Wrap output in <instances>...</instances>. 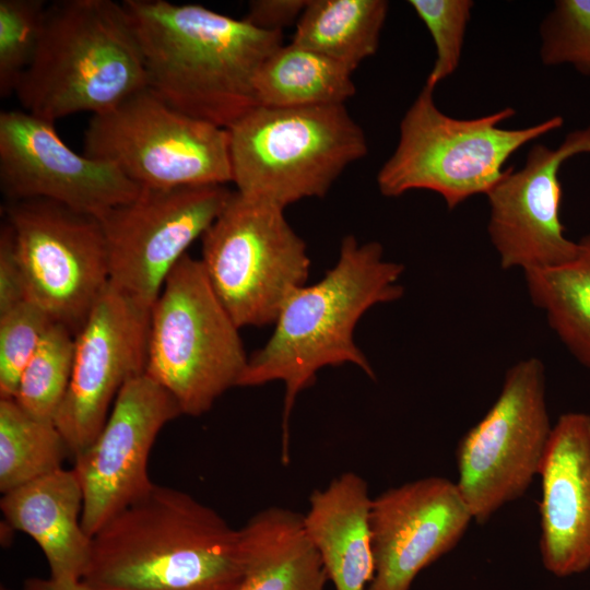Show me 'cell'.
I'll list each match as a JSON object with an SVG mask.
<instances>
[{"label":"cell","mask_w":590,"mask_h":590,"mask_svg":"<svg viewBox=\"0 0 590 590\" xmlns=\"http://www.w3.org/2000/svg\"><path fill=\"white\" fill-rule=\"evenodd\" d=\"M371 502L367 482L355 472L309 497L303 524L334 590H366L374 577Z\"/></svg>","instance_id":"cell-20"},{"label":"cell","mask_w":590,"mask_h":590,"mask_svg":"<svg viewBox=\"0 0 590 590\" xmlns=\"http://www.w3.org/2000/svg\"><path fill=\"white\" fill-rule=\"evenodd\" d=\"M434 90L424 84L401 119L397 146L377 174L385 197L429 190L453 210L486 196L514 153L564 123L562 116H553L524 128H502L516 115L512 107L470 119L450 117L435 104Z\"/></svg>","instance_id":"cell-5"},{"label":"cell","mask_w":590,"mask_h":590,"mask_svg":"<svg viewBox=\"0 0 590 590\" xmlns=\"http://www.w3.org/2000/svg\"><path fill=\"white\" fill-rule=\"evenodd\" d=\"M523 278L531 303L573 357L590 369V234L578 240L568 261Z\"/></svg>","instance_id":"cell-23"},{"label":"cell","mask_w":590,"mask_h":590,"mask_svg":"<svg viewBox=\"0 0 590 590\" xmlns=\"http://www.w3.org/2000/svg\"><path fill=\"white\" fill-rule=\"evenodd\" d=\"M243 574L236 590H323L327 573L303 515L269 507L240 528Z\"/></svg>","instance_id":"cell-21"},{"label":"cell","mask_w":590,"mask_h":590,"mask_svg":"<svg viewBox=\"0 0 590 590\" xmlns=\"http://www.w3.org/2000/svg\"><path fill=\"white\" fill-rule=\"evenodd\" d=\"M201 239L203 270L239 328L274 323L308 279L306 244L270 202L233 191Z\"/></svg>","instance_id":"cell-8"},{"label":"cell","mask_w":590,"mask_h":590,"mask_svg":"<svg viewBox=\"0 0 590 590\" xmlns=\"http://www.w3.org/2000/svg\"><path fill=\"white\" fill-rule=\"evenodd\" d=\"M540 552L558 577L590 567V414L559 416L542 459Z\"/></svg>","instance_id":"cell-18"},{"label":"cell","mask_w":590,"mask_h":590,"mask_svg":"<svg viewBox=\"0 0 590 590\" xmlns=\"http://www.w3.org/2000/svg\"><path fill=\"white\" fill-rule=\"evenodd\" d=\"M403 270L385 259L378 241L359 244L352 235L344 237L335 264L320 281L287 297L270 339L248 357L239 387L284 385L283 462L288 461V420L296 398L315 382L320 369L350 363L375 378L354 341V330L369 308L402 297Z\"/></svg>","instance_id":"cell-2"},{"label":"cell","mask_w":590,"mask_h":590,"mask_svg":"<svg viewBox=\"0 0 590 590\" xmlns=\"http://www.w3.org/2000/svg\"><path fill=\"white\" fill-rule=\"evenodd\" d=\"M241 574L240 529L155 484L92 536L82 581L94 590H236Z\"/></svg>","instance_id":"cell-3"},{"label":"cell","mask_w":590,"mask_h":590,"mask_svg":"<svg viewBox=\"0 0 590 590\" xmlns=\"http://www.w3.org/2000/svg\"><path fill=\"white\" fill-rule=\"evenodd\" d=\"M148 88L168 105L224 129L257 106L253 83L281 32L200 4L125 0Z\"/></svg>","instance_id":"cell-1"},{"label":"cell","mask_w":590,"mask_h":590,"mask_svg":"<svg viewBox=\"0 0 590 590\" xmlns=\"http://www.w3.org/2000/svg\"><path fill=\"white\" fill-rule=\"evenodd\" d=\"M552 428L544 364L521 359L508 368L496 401L458 447L456 484L476 522L526 493L539 475Z\"/></svg>","instance_id":"cell-10"},{"label":"cell","mask_w":590,"mask_h":590,"mask_svg":"<svg viewBox=\"0 0 590 590\" xmlns=\"http://www.w3.org/2000/svg\"><path fill=\"white\" fill-rule=\"evenodd\" d=\"M148 87L140 45L125 7L111 0L47 5L33 61L15 94L23 110L51 121L105 113Z\"/></svg>","instance_id":"cell-4"},{"label":"cell","mask_w":590,"mask_h":590,"mask_svg":"<svg viewBox=\"0 0 590 590\" xmlns=\"http://www.w3.org/2000/svg\"><path fill=\"white\" fill-rule=\"evenodd\" d=\"M226 130L235 191L283 209L326 196L368 151L366 135L345 105H257Z\"/></svg>","instance_id":"cell-6"},{"label":"cell","mask_w":590,"mask_h":590,"mask_svg":"<svg viewBox=\"0 0 590 590\" xmlns=\"http://www.w3.org/2000/svg\"><path fill=\"white\" fill-rule=\"evenodd\" d=\"M457 484L429 476L371 502L375 573L366 590H410L418 573L453 548L472 520Z\"/></svg>","instance_id":"cell-17"},{"label":"cell","mask_w":590,"mask_h":590,"mask_svg":"<svg viewBox=\"0 0 590 590\" xmlns=\"http://www.w3.org/2000/svg\"><path fill=\"white\" fill-rule=\"evenodd\" d=\"M7 222L28 298L76 334L109 283L99 220L32 199L10 202Z\"/></svg>","instance_id":"cell-11"},{"label":"cell","mask_w":590,"mask_h":590,"mask_svg":"<svg viewBox=\"0 0 590 590\" xmlns=\"http://www.w3.org/2000/svg\"><path fill=\"white\" fill-rule=\"evenodd\" d=\"M25 299L30 298L16 260L12 231L5 222L0 233V312Z\"/></svg>","instance_id":"cell-31"},{"label":"cell","mask_w":590,"mask_h":590,"mask_svg":"<svg viewBox=\"0 0 590 590\" xmlns=\"http://www.w3.org/2000/svg\"><path fill=\"white\" fill-rule=\"evenodd\" d=\"M0 187L10 200L44 199L99 219L141 191L115 165L72 151L54 122L0 113Z\"/></svg>","instance_id":"cell-14"},{"label":"cell","mask_w":590,"mask_h":590,"mask_svg":"<svg viewBox=\"0 0 590 590\" xmlns=\"http://www.w3.org/2000/svg\"><path fill=\"white\" fill-rule=\"evenodd\" d=\"M179 415L175 399L145 373L122 387L95 440L74 457L88 536L154 487L148 472L151 449L163 427Z\"/></svg>","instance_id":"cell-15"},{"label":"cell","mask_w":590,"mask_h":590,"mask_svg":"<svg viewBox=\"0 0 590 590\" xmlns=\"http://www.w3.org/2000/svg\"><path fill=\"white\" fill-rule=\"evenodd\" d=\"M1 590H9V589H8V588H5V587H3V586H1Z\"/></svg>","instance_id":"cell-34"},{"label":"cell","mask_w":590,"mask_h":590,"mask_svg":"<svg viewBox=\"0 0 590 590\" xmlns=\"http://www.w3.org/2000/svg\"><path fill=\"white\" fill-rule=\"evenodd\" d=\"M74 350V332L54 322L19 381L14 400L26 413L39 420H55L70 384Z\"/></svg>","instance_id":"cell-26"},{"label":"cell","mask_w":590,"mask_h":590,"mask_svg":"<svg viewBox=\"0 0 590 590\" xmlns=\"http://www.w3.org/2000/svg\"><path fill=\"white\" fill-rule=\"evenodd\" d=\"M233 191L223 185L142 188L98 220L108 256L109 284L151 309L167 275L202 237Z\"/></svg>","instance_id":"cell-12"},{"label":"cell","mask_w":590,"mask_h":590,"mask_svg":"<svg viewBox=\"0 0 590 590\" xmlns=\"http://www.w3.org/2000/svg\"><path fill=\"white\" fill-rule=\"evenodd\" d=\"M200 259L186 253L167 275L151 308L145 374L200 416L238 386L248 356Z\"/></svg>","instance_id":"cell-7"},{"label":"cell","mask_w":590,"mask_h":590,"mask_svg":"<svg viewBox=\"0 0 590 590\" xmlns=\"http://www.w3.org/2000/svg\"><path fill=\"white\" fill-rule=\"evenodd\" d=\"M308 0H252L245 17L257 28L281 32L298 22Z\"/></svg>","instance_id":"cell-32"},{"label":"cell","mask_w":590,"mask_h":590,"mask_svg":"<svg viewBox=\"0 0 590 590\" xmlns=\"http://www.w3.org/2000/svg\"><path fill=\"white\" fill-rule=\"evenodd\" d=\"M71 455L54 421L26 413L14 399H0V491L10 492L62 468Z\"/></svg>","instance_id":"cell-25"},{"label":"cell","mask_w":590,"mask_h":590,"mask_svg":"<svg viewBox=\"0 0 590 590\" xmlns=\"http://www.w3.org/2000/svg\"><path fill=\"white\" fill-rule=\"evenodd\" d=\"M409 4L426 26L435 45V61L425 82L435 88L460 64L473 1L410 0Z\"/></svg>","instance_id":"cell-30"},{"label":"cell","mask_w":590,"mask_h":590,"mask_svg":"<svg viewBox=\"0 0 590 590\" xmlns=\"http://www.w3.org/2000/svg\"><path fill=\"white\" fill-rule=\"evenodd\" d=\"M253 90L258 106L275 108L344 105L356 91L351 70L294 43L263 61Z\"/></svg>","instance_id":"cell-22"},{"label":"cell","mask_w":590,"mask_h":590,"mask_svg":"<svg viewBox=\"0 0 590 590\" xmlns=\"http://www.w3.org/2000/svg\"><path fill=\"white\" fill-rule=\"evenodd\" d=\"M545 66L571 64L590 75V0H558L540 28Z\"/></svg>","instance_id":"cell-29"},{"label":"cell","mask_w":590,"mask_h":590,"mask_svg":"<svg viewBox=\"0 0 590 590\" xmlns=\"http://www.w3.org/2000/svg\"><path fill=\"white\" fill-rule=\"evenodd\" d=\"M0 508L12 529L37 543L47 560L49 578L82 580L92 538L82 526L83 491L73 469L61 468L4 493Z\"/></svg>","instance_id":"cell-19"},{"label":"cell","mask_w":590,"mask_h":590,"mask_svg":"<svg viewBox=\"0 0 590 590\" xmlns=\"http://www.w3.org/2000/svg\"><path fill=\"white\" fill-rule=\"evenodd\" d=\"M83 144V154L115 165L140 188L232 181L227 130L175 109L148 87L93 115Z\"/></svg>","instance_id":"cell-9"},{"label":"cell","mask_w":590,"mask_h":590,"mask_svg":"<svg viewBox=\"0 0 590 590\" xmlns=\"http://www.w3.org/2000/svg\"><path fill=\"white\" fill-rule=\"evenodd\" d=\"M52 323L31 299L0 312V399H14L23 369Z\"/></svg>","instance_id":"cell-28"},{"label":"cell","mask_w":590,"mask_h":590,"mask_svg":"<svg viewBox=\"0 0 590 590\" xmlns=\"http://www.w3.org/2000/svg\"><path fill=\"white\" fill-rule=\"evenodd\" d=\"M388 9L385 0H308L292 43L353 72L376 54Z\"/></svg>","instance_id":"cell-24"},{"label":"cell","mask_w":590,"mask_h":590,"mask_svg":"<svg viewBox=\"0 0 590 590\" xmlns=\"http://www.w3.org/2000/svg\"><path fill=\"white\" fill-rule=\"evenodd\" d=\"M22 590H94L82 580L56 581L49 577H30L23 582Z\"/></svg>","instance_id":"cell-33"},{"label":"cell","mask_w":590,"mask_h":590,"mask_svg":"<svg viewBox=\"0 0 590 590\" xmlns=\"http://www.w3.org/2000/svg\"><path fill=\"white\" fill-rule=\"evenodd\" d=\"M47 5L43 0H0V95L15 93L36 54Z\"/></svg>","instance_id":"cell-27"},{"label":"cell","mask_w":590,"mask_h":590,"mask_svg":"<svg viewBox=\"0 0 590 590\" xmlns=\"http://www.w3.org/2000/svg\"><path fill=\"white\" fill-rule=\"evenodd\" d=\"M150 312L108 283L76 332L70 384L54 420L73 457L95 440L122 387L145 373Z\"/></svg>","instance_id":"cell-13"},{"label":"cell","mask_w":590,"mask_h":590,"mask_svg":"<svg viewBox=\"0 0 590 590\" xmlns=\"http://www.w3.org/2000/svg\"><path fill=\"white\" fill-rule=\"evenodd\" d=\"M590 154V126L567 133L558 148L535 143L519 169L506 168L486 193L487 234L504 270L544 269L571 259L578 241L560 221L559 170L570 157Z\"/></svg>","instance_id":"cell-16"}]
</instances>
